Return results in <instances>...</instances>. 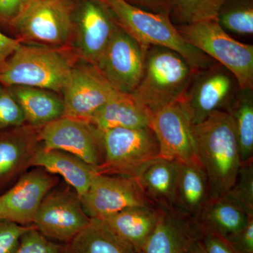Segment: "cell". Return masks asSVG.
<instances>
[{"mask_svg": "<svg viewBox=\"0 0 253 253\" xmlns=\"http://www.w3.org/2000/svg\"><path fill=\"white\" fill-rule=\"evenodd\" d=\"M193 134L211 199L222 197L232 187L242 166L230 115L226 111H214L203 122L193 125Z\"/></svg>", "mask_w": 253, "mask_h": 253, "instance_id": "1", "label": "cell"}, {"mask_svg": "<svg viewBox=\"0 0 253 253\" xmlns=\"http://www.w3.org/2000/svg\"><path fill=\"white\" fill-rule=\"evenodd\" d=\"M68 46L21 42L0 69V83L61 92L76 64Z\"/></svg>", "mask_w": 253, "mask_h": 253, "instance_id": "2", "label": "cell"}, {"mask_svg": "<svg viewBox=\"0 0 253 253\" xmlns=\"http://www.w3.org/2000/svg\"><path fill=\"white\" fill-rule=\"evenodd\" d=\"M104 1L119 26L144 48L161 46L175 51L195 71L206 69L217 63L186 42L169 16L145 11L126 0Z\"/></svg>", "mask_w": 253, "mask_h": 253, "instance_id": "3", "label": "cell"}, {"mask_svg": "<svg viewBox=\"0 0 253 253\" xmlns=\"http://www.w3.org/2000/svg\"><path fill=\"white\" fill-rule=\"evenodd\" d=\"M196 72L175 51L161 46H149L142 78L131 94L152 113L180 100Z\"/></svg>", "mask_w": 253, "mask_h": 253, "instance_id": "4", "label": "cell"}, {"mask_svg": "<svg viewBox=\"0 0 253 253\" xmlns=\"http://www.w3.org/2000/svg\"><path fill=\"white\" fill-rule=\"evenodd\" d=\"M176 28L191 45L228 70L240 89H253V45L234 39L217 21H201Z\"/></svg>", "mask_w": 253, "mask_h": 253, "instance_id": "5", "label": "cell"}, {"mask_svg": "<svg viewBox=\"0 0 253 253\" xmlns=\"http://www.w3.org/2000/svg\"><path fill=\"white\" fill-rule=\"evenodd\" d=\"M73 0H29L9 25L20 41L67 46L72 41Z\"/></svg>", "mask_w": 253, "mask_h": 253, "instance_id": "6", "label": "cell"}, {"mask_svg": "<svg viewBox=\"0 0 253 253\" xmlns=\"http://www.w3.org/2000/svg\"><path fill=\"white\" fill-rule=\"evenodd\" d=\"M105 157L99 174L136 178L160 158L159 144L150 127L113 128L103 131Z\"/></svg>", "mask_w": 253, "mask_h": 253, "instance_id": "7", "label": "cell"}, {"mask_svg": "<svg viewBox=\"0 0 253 253\" xmlns=\"http://www.w3.org/2000/svg\"><path fill=\"white\" fill-rule=\"evenodd\" d=\"M77 193L68 185L57 186L46 195L33 221V225L50 240L69 244L90 221Z\"/></svg>", "mask_w": 253, "mask_h": 253, "instance_id": "8", "label": "cell"}, {"mask_svg": "<svg viewBox=\"0 0 253 253\" xmlns=\"http://www.w3.org/2000/svg\"><path fill=\"white\" fill-rule=\"evenodd\" d=\"M118 26L104 0H79L73 10L72 41L78 54L95 66Z\"/></svg>", "mask_w": 253, "mask_h": 253, "instance_id": "9", "label": "cell"}, {"mask_svg": "<svg viewBox=\"0 0 253 253\" xmlns=\"http://www.w3.org/2000/svg\"><path fill=\"white\" fill-rule=\"evenodd\" d=\"M39 135L44 149L66 151L96 168L104 163V132L90 121L63 116L39 128Z\"/></svg>", "mask_w": 253, "mask_h": 253, "instance_id": "10", "label": "cell"}, {"mask_svg": "<svg viewBox=\"0 0 253 253\" xmlns=\"http://www.w3.org/2000/svg\"><path fill=\"white\" fill-rule=\"evenodd\" d=\"M146 49L118 24L94 66L116 90L131 94L142 78Z\"/></svg>", "mask_w": 253, "mask_h": 253, "instance_id": "11", "label": "cell"}, {"mask_svg": "<svg viewBox=\"0 0 253 253\" xmlns=\"http://www.w3.org/2000/svg\"><path fill=\"white\" fill-rule=\"evenodd\" d=\"M235 83L232 74L218 63L196 71L181 99L192 124L203 122L214 111H226L236 93Z\"/></svg>", "mask_w": 253, "mask_h": 253, "instance_id": "12", "label": "cell"}, {"mask_svg": "<svg viewBox=\"0 0 253 253\" xmlns=\"http://www.w3.org/2000/svg\"><path fill=\"white\" fill-rule=\"evenodd\" d=\"M149 126L159 144L160 158L179 163L199 162L193 124L181 99L153 111Z\"/></svg>", "mask_w": 253, "mask_h": 253, "instance_id": "13", "label": "cell"}, {"mask_svg": "<svg viewBox=\"0 0 253 253\" xmlns=\"http://www.w3.org/2000/svg\"><path fill=\"white\" fill-rule=\"evenodd\" d=\"M81 200L90 219H102L134 206L156 207L146 197L135 178L99 173Z\"/></svg>", "mask_w": 253, "mask_h": 253, "instance_id": "14", "label": "cell"}, {"mask_svg": "<svg viewBox=\"0 0 253 253\" xmlns=\"http://www.w3.org/2000/svg\"><path fill=\"white\" fill-rule=\"evenodd\" d=\"M59 181V176L43 168H31L0 195V219L20 225H33L43 199Z\"/></svg>", "mask_w": 253, "mask_h": 253, "instance_id": "15", "label": "cell"}, {"mask_svg": "<svg viewBox=\"0 0 253 253\" xmlns=\"http://www.w3.org/2000/svg\"><path fill=\"white\" fill-rule=\"evenodd\" d=\"M118 91L93 65L76 63L61 91L64 116L89 121Z\"/></svg>", "mask_w": 253, "mask_h": 253, "instance_id": "16", "label": "cell"}, {"mask_svg": "<svg viewBox=\"0 0 253 253\" xmlns=\"http://www.w3.org/2000/svg\"><path fill=\"white\" fill-rule=\"evenodd\" d=\"M42 146L39 128L24 124L0 131V195L33 168Z\"/></svg>", "mask_w": 253, "mask_h": 253, "instance_id": "17", "label": "cell"}, {"mask_svg": "<svg viewBox=\"0 0 253 253\" xmlns=\"http://www.w3.org/2000/svg\"><path fill=\"white\" fill-rule=\"evenodd\" d=\"M211 199L207 176L201 163H178L172 211L192 224Z\"/></svg>", "mask_w": 253, "mask_h": 253, "instance_id": "18", "label": "cell"}, {"mask_svg": "<svg viewBox=\"0 0 253 253\" xmlns=\"http://www.w3.org/2000/svg\"><path fill=\"white\" fill-rule=\"evenodd\" d=\"M32 167H40L61 176L81 198L89 189L93 179L99 174L97 168L72 154L42 146L33 159Z\"/></svg>", "mask_w": 253, "mask_h": 253, "instance_id": "19", "label": "cell"}, {"mask_svg": "<svg viewBox=\"0 0 253 253\" xmlns=\"http://www.w3.org/2000/svg\"><path fill=\"white\" fill-rule=\"evenodd\" d=\"M161 214L160 208L134 206L101 219L111 231L139 253L144 248Z\"/></svg>", "mask_w": 253, "mask_h": 253, "instance_id": "20", "label": "cell"}, {"mask_svg": "<svg viewBox=\"0 0 253 253\" xmlns=\"http://www.w3.org/2000/svg\"><path fill=\"white\" fill-rule=\"evenodd\" d=\"M151 115L132 94L118 91L89 121L102 131L113 128L150 127Z\"/></svg>", "mask_w": 253, "mask_h": 253, "instance_id": "21", "label": "cell"}, {"mask_svg": "<svg viewBox=\"0 0 253 253\" xmlns=\"http://www.w3.org/2000/svg\"><path fill=\"white\" fill-rule=\"evenodd\" d=\"M8 87L22 110L26 124L41 128L64 116L63 99L56 92L32 86Z\"/></svg>", "mask_w": 253, "mask_h": 253, "instance_id": "22", "label": "cell"}, {"mask_svg": "<svg viewBox=\"0 0 253 253\" xmlns=\"http://www.w3.org/2000/svg\"><path fill=\"white\" fill-rule=\"evenodd\" d=\"M177 174L178 163L159 158L149 163L135 179L156 207L172 211Z\"/></svg>", "mask_w": 253, "mask_h": 253, "instance_id": "23", "label": "cell"}, {"mask_svg": "<svg viewBox=\"0 0 253 253\" xmlns=\"http://www.w3.org/2000/svg\"><path fill=\"white\" fill-rule=\"evenodd\" d=\"M250 217L236 203L224 196L210 200L192 224L203 233L228 238L241 230Z\"/></svg>", "mask_w": 253, "mask_h": 253, "instance_id": "24", "label": "cell"}, {"mask_svg": "<svg viewBox=\"0 0 253 253\" xmlns=\"http://www.w3.org/2000/svg\"><path fill=\"white\" fill-rule=\"evenodd\" d=\"M161 209V214L144 253H189L193 238L191 223L170 210Z\"/></svg>", "mask_w": 253, "mask_h": 253, "instance_id": "25", "label": "cell"}, {"mask_svg": "<svg viewBox=\"0 0 253 253\" xmlns=\"http://www.w3.org/2000/svg\"><path fill=\"white\" fill-rule=\"evenodd\" d=\"M66 253H139L120 239L99 219L88 225L66 245Z\"/></svg>", "mask_w": 253, "mask_h": 253, "instance_id": "26", "label": "cell"}, {"mask_svg": "<svg viewBox=\"0 0 253 253\" xmlns=\"http://www.w3.org/2000/svg\"><path fill=\"white\" fill-rule=\"evenodd\" d=\"M226 111L230 115L242 164L253 161V89H240Z\"/></svg>", "mask_w": 253, "mask_h": 253, "instance_id": "27", "label": "cell"}, {"mask_svg": "<svg viewBox=\"0 0 253 253\" xmlns=\"http://www.w3.org/2000/svg\"><path fill=\"white\" fill-rule=\"evenodd\" d=\"M217 22L226 32L239 36L253 33V0H224Z\"/></svg>", "mask_w": 253, "mask_h": 253, "instance_id": "28", "label": "cell"}, {"mask_svg": "<svg viewBox=\"0 0 253 253\" xmlns=\"http://www.w3.org/2000/svg\"><path fill=\"white\" fill-rule=\"evenodd\" d=\"M224 0H172L169 16L177 26L216 21Z\"/></svg>", "mask_w": 253, "mask_h": 253, "instance_id": "29", "label": "cell"}, {"mask_svg": "<svg viewBox=\"0 0 253 253\" xmlns=\"http://www.w3.org/2000/svg\"><path fill=\"white\" fill-rule=\"evenodd\" d=\"M250 216H253V161L242 164L235 182L225 195Z\"/></svg>", "mask_w": 253, "mask_h": 253, "instance_id": "30", "label": "cell"}, {"mask_svg": "<svg viewBox=\"0 0 253 253\" xmlns=\"http://www.w3.org/2000/svg\"><path fill=\"white\" fill-rule=\"evenodd\" d=\"M14 253H66V245L47 239L34 226L23 234Z\"/></svg>", "mask_w": 253, "mask_h": 253, "instance_id": "31", "label": "cell"}, {"mask_svg": "<svg viewBox=\"0 0 253 253\" xmlns=\"http://www.w3.org/2000/svg\"><path fill=\"white\" fill-rule=\"evenodd\" d=\"M26 124L22 110L8 86L0 83V131Z\"/></svg>", "mask_w": 253, "mask_h": 253, "instance_id": "32", "label": "cell"}, {"mask_svg": "<svg viewBox=\"0 0 253 253\" xmlns=\"http://www.w3.org/2000/svg\"><path fill=\"white\" fill-rule=\"evenodd\" d=\"M33 226L0 219V253H14L23 234Z\"/></svg>", "mask_w": 253, "mask_h": 253, "instance_id": "33", "label": "cell"}, {"mask_svg": "<svg viewBox=\"0 0 253 253\" xmlns=\"http://www.w3.org/2000/svg\"><path fill=\"white\" fill-rule=\"evenodd\" d=\"M239 253H253V216L246 226L234 235L225 238Z\"/></svg>", "mask_w": 253, "mask_h": 253, "instance_id": "34", "label": "cell"}, {"mask_svg": "<svg viewBox=\"0 0 253 253\" xmlns=\"http://www.w3.org/2000/svg\"><path fill=\"white\" fill-rule=\"evenodd\" d=\"M203 234L202 242L208 253H239L225 238L212 233Z\"/></svg>", "mask_w": 253, "mask_h": 253, "instance_id": "35", "label": "cell"}, {"mask_svg": "<svg viewBox=\"0 0 253 253\" xmlns=\"http://www.w3.org/2000/svg\"><path fill=\"white\" fill-rule=\"evenodd\" d=\"M29 0H0V21L11 24Z\"/></svg>", "mask_w": 253, "mask_h": 253, "instance_id": "36", "label": "cell"}, {"mask_svg": "<svg viewBox=\"0 0 253 253\" xmlns=\"http://www.w3.org/2000/svg\"><path fill=\"white\" fill-rule=\"evenodd\" d=\"M136 7L155 13L169 16L172 0H126Z\"/></svg>", "mask_w": 253, "mask_h": 253, "instance_id": "37", "label": "cell"}, {"mask_svg": "<svg viewBox=\"0 0 253 253\" xmlns=\"http://www.w3.org/2000/svg\"><path fill=\"white\" fill-rule=\"evenodd\" d=\"M21 44L19 40L10 38L0 31V69Z\"/></svg>", "mask_w": 253, "mask_h": 253, "instance_id": "38", "label": "cell"}, {"mask_svg": "<svg viewBox=\"0 0 253 253\" xmlns=\"http://www.w3.org/2000/svg\"><path fill=\"white\" fill-rule=\"evenodd\" d=\"M189 253H208L202 241L193 238L190 244Z\"/></svg>", "mask_w": 253, "mask_h": 253, "instance_id": "39", "label": "cell"}, {"mask_svg": "<svg viewBox=\"0 0 253 253\" xmlns=\"http://www.w3.org/2000/svg\"><path fill=\"white\" fill-rule=\"evenodd\" d=\"M104 1H106V0H104Z\"/></svg>", "mask_w": 253, "mask_h": 253, "instance_id": "40", "label": "cell"}]
</instances>
